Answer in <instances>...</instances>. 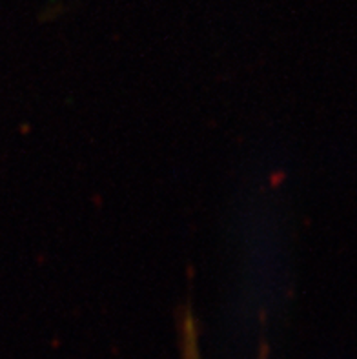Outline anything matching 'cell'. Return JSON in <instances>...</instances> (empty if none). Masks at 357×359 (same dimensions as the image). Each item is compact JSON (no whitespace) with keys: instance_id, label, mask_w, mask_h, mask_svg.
I'll return each mask as SVG.
<instances>
[{"instance_id":"cell-1","label":"cell","mask_w":357,"mask_h":359,"mask_svg":"<svg viewBox=\"0 0 357 359\" xmlns=\"http://www.w3.org/2000/svg\"><path fill=\"white\" fill-rule=\"evenodd\" d=\"M184 351H186V359H199L197 354V348H195V334H194V325H191V319L186 321L184 327Z\"/></svg>"}]
</instances>
